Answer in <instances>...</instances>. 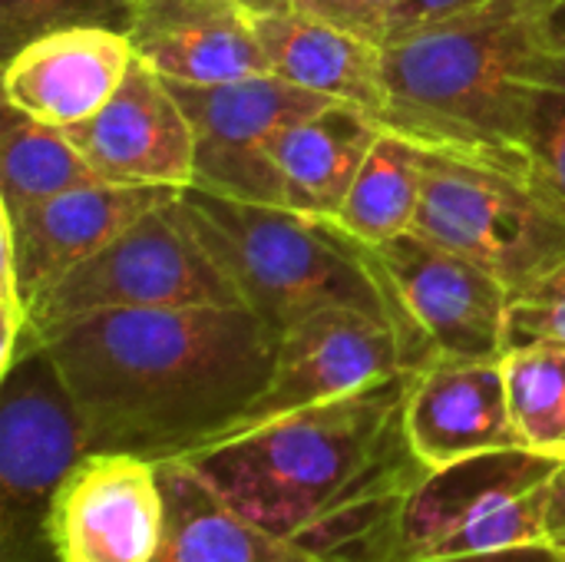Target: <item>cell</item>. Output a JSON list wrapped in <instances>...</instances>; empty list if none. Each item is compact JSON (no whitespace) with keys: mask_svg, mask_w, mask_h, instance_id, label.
Masks as SVG:
<instances>
[{"mask_svg":"<svg viewBox=\"0 0 565 562\" xmlns=\"http://www.w3.org/2000/svg\"><path fill=\"white\" fill-rule=\"evenodd\" d=\"M40 341L79 407L89 454L169 464L235 431L271 378L278 331L245 305L122 308Z\"/></svg>","mask_w":565,"mask_h":562,"instance_id":"6da1fadb","label":"cell"},{"mask_svg":"<svg viewBox=\"0 0 565 562\" xmlns=\"http://www.w3.org/2000/svg\"><path fill=\"white\" fill-rule=\"evenodd\" d=\"M414 374L268 421L182 460L242 517L318 562H394L404 507L430 474L404 427Z\"/></svg>","mask_w":565,"mask_h":562,"instance_id":"7a4b0ae2","label":"cell"},{"mask_svg":"<svg viewBox=\"0 0 565 562\" xmlns=\"http://www.w3.org/2000/svg\"><path fill=\"white\" fill-rule=\"evenodd\" d=\"M543 0H493L384 43L381 126L424 149L480 156L526 172L540 96L565 86L536 17Z\"/></svg>","mask_w":565,"mask_h":562,"instance_id":"3957f363","label":"cell"},{"mask_svg":"<svg viewBox=\"0 0 565 562\" xmlns=\"http://www.w3.org/2000/svg\"><path fill=\"white\" fill-rule=\"evenodd\" d=\"M175 209L232 278L242 305L278 335L308 315L354 308L387 318L397 328L414 371L434 361L401 315L374 248L348 235L338 222L215 195L199 185L182 189Z\"/></svg>","mask_w":565,"mask_h":562,"instance_id":"277c9868","label":"cell"},{"mask_svg":"<svg viewBox=\"0 0 565 562\" xmlns=\"http://www.w3.org/2000/svg\"><path fill=\"white\" fill-rule=\"evenodd\" d=\"M559 467L513 447L430 470L404 507L394 562H565L546 533Z\"/></svg>","mask_w":565,"mask_h":562,"instance_id":"5b68a950","label":"cell"},{"mask_svg":"<svg viewBox=\"0 0 565 562\" xmlns=\"http://www.w3.org/2000/svg\"><path fill=\"white\" fill-rule=\"evenodd\" d=\"M414 232L480 262L520 291L565 258V215L526 172L450 149H424Z\"/></svg>","mask_w":565,"mask_h":562,"instance_id":"8992f818","label":"cell"},{"mask_svg":"<svg viewBox=\"0 0 565 562\" xmlns=\"http://www.w3.org/2000/svg\"><path fill=\"white\" fill-rule=\"evenodd\" d=\"M0 374V562H60L53 507L89 454L86 424L43 341Z\"/></svg>","mask_w":565,"mask_h":562,"instance_id":"52a82bcc","label":"cell"},{"mask_svg":"<svg viewBox=\"0 0 565 562\" xmlns=\"http://www.w3.org/2000/svg\"><path fill=\"white\" fill-rule=\"evenodd\" d=\"M232 308L242 305L232 278L179 215L175 199L146 212L103 252L73 268L30 308V328L43 331L122 308Z\"/></svg>","mask_w":565,"mask_h":562,"instance_id":"ba28073f","label":"cell"},{"mask_svg":"<svg viewBox=\"0 0 565 562\" xmlns=\"http://www.w3.org/2000/svg\"><path fill=\"white\" fill-rule=\"evenodd\" d=\"M172 89L195 132L192 185L215 195L285 209L275 142L291 123L334 99L298 89L271 73L215 86L172 83Z\"/></svg>","mask_w":565,"mask_h":562,"instance_id":"9c48e42d","label":"cell"},{"mask_svg":"<svg viewBox=\"0 0 565 562\" xmlns=\"http://www.w3.org/2000/svg\"><path fill=\"white\" fill-rule=\"evenodd\" d=\"M374 255L434 361H503L513 291L500 275L414 229L377 245Z\"/></svg>","mask_w":565,"mask_h":562,"instance_id":"30bf717a","label":"cell"},{"mask_svg":"<svg viewBox=\"0 0 565 562\" xmlns=\"http://www.w3.org/2000/svg\"><path fill=\"white\" fill-rule=\"evenodd\" d=\"M404 371L414 368L397 328L387 318L354 308L308 315L278 335L271 378L228 437L358 394Z\"/></svg>","mask_w":565,"mask_h":562,"instance_id":"8fae6325","label":"cell"},{"mask_svg":"<svg viewBox=\"0 0 565 562\" xmlns=\"http://www.w3.org/2000/svg\"><path fill=\"white\" fill-rule=\"evenodd\" d=\"M169 520L162 464L136 454H86L56 494L60 562H156Z\"/></svg>","mask_w":565,"mask_h":562,"instance_id":"7c38bea8","label":"cell"},{"mask_svg":"<svg viewBox=\"0 0 565 562\" xmlns=\"http://www.w3.org/2000/svg\"><path fill=\"white\" fill-rule=\"evenodd\" d=\"M175 195L179 192L172 189L116 185L96 179L20 212L0 209V252L13 262L26 311L73 268L89 262L132 222L172 202Z\"/></svg>","mask_w":565,"mask_h":562,"instance_id":"4fadbf2b","label":"cell"},{"mask_svg":"<svg viewBox=\"0 0 565 562\" xmlns=\"http://www.w3.org/2000/svg\"><path fill=\"white\" fill-rule=\"evenodd\" d=\"M63 132L103 182L172 192L195 182L192 123L172 83L142 60H132L122 86L99 113Z\"/></svg>","mask_w":565,"mask_h":562,"instance_id":"5bb4252c","label":"cell"},{"mask_svg":"<svg viewBox=\"0 0 565 562\" xmlns=\"http://www.w3.org/2000/svg\"><path fill=\"white\" fill-rule=\"evenodd\" d=\"M404 427L427 470L520 447L503 361H430L414 374Z\"/></svg>","mask_w":565,"mask_h":562,"instance_id":"9a60e30c","label":"cell"},{"mask_svg":"<svg viewBox=\"0 0 565 562\" xmlns=\"http://www.w3.org/2000/svg\"><path fill=\"white\" fill-rule=\"evenodd\" d=\"M136 50L126 30L66 26L23 43L3 66V103L70 129L99 113L122 86Z\"/></svg>","mask_w":565,"mask_h":562,"instance_id":"2e32d148","label":"cell"},{"mask_svg":"<svg viewBox=\"0 0 565 562\" xmlns=\"http://www.w3.org/2000/svg\"><path fill=\"white\" fill-rule=\"evenodd\" d=\"M126 36L149 70L182 86L268 73L252 13L232 0H132Z\"/></svg>","mask_w":565,"mask_h":562,"instance_id":"e0dca14e","label":"cell"},{"mask_svg":"<svg viewBox=\"0 0 565 562\" xmlns=\"http://www.w3.org/2000/svg\"><path fill=\"white\" fill-rule=\"evenodd\" d=\"M268 73L315 96L384 116V46L331 20L285 7L252 13Z\"/></svg>","mask_w":565,"mask_h":562,"instance_id":"ac0fdd59","label":"cell"},{"mask_svg":"<svg viewBox=\"0 0 565 562\" xmlns=\"http://www.w3.org/2000/svg\"><path fill=\"white\" fill-rule=\"evenodd\" d=\"M377 132L381 123L351 103H324L291 123L275 142L285 209L334 222Z\"/></svg>","mask_w":565,"mask_h":562,"instance_id":"d6986e66","label":"cell"},{"mask_svg":"<svg viewBox=\"0 0 565 562\" xmlns=\"http://www.w3.org/2000/svg\"><path fill=\"white\" fill-rule=\"evenodd\" d=\"M169 497L156 562H318L228 507L185 460L162 464Z\"/></svg>","mask_w":565,"mask_h":562,"instance_id":"ffe728a7","label":"cell"},{"mask_svg":"<svg viewBox=\"0 0 565 562\" xmlns=\"http://www.w3.org/2000/svg\"><path fill=\"white\" fill-rule=\"evenodd\" d=\"M420 189L424 146L381 126L334 222L358 242L377 248L414 229Z\"/></svg>","mask_w":565,"mask_h":562,"instance_id":"44dd1931","label":"cell"},{"mask_svg":"<svg viewBox=\"0 0 565 562\" xmlns=\"http://www.w3.org/2000/svg\"><path fill=\"white\" fill-rule=\"evenodd\" d=\"M99 176L79 156L73 139L20 109H3L0 132V209L20 212L56 192L96 182Z\"/></svg>","mask_w":565,"mask_h":562,"instance_id":"7402d4cb","label":"cell"},{"mask_svg":"<svg viewBox=\"0 0 565 562\" xmlns=\"http://www.w3.org/2000/svg\"><path fill=\"white\" fill-rule=\"evenodd\" d=\"M520 447L565 460V348L533 344L503 354Z\"/></svg>","mask_w":565,"mask_h":562,"instance_id":"603a6c76","label":"cell"},{"mask_svg":"<svg viewBox=\"0 0 565 562\" xmlns=\"http://www.w3.org/2000/svg\"><path fill=\"white\" fill-rule=\"evenodd\" d=\"M132 0H0V43L13 56L23 43L66 26H129Z\"/></svg>","mask_w":565,"mask_h":562,"instance_id":"cb8c5ba5","label":"cell"},{"mask_svg":"<svg viewBox=\"0 0 565 562\" xmlns=\"http://www.w3.org/2000/svg\"><path fill=\"white\" fill-rule=\"evenodd\" d=\"M533 344L565 348V258L553 272L513 291L510 298L507 351Z\"/></svg>","mask_w":565,"mask_h":562,"instance_id":"d4e9b609","label":"cell"},{"mask_svg":"<svg viewBox=\"0 0 565 562\" xmlns=\"http://www.w3.org/2000/svg\"><path fill=\"white\" fill-rule=\"evenodd\" d=\"M526 176L565 215V86H550L526 136Z\"/></svg>","mask_w":565,"mask_h":562,"instance_id":"484cf974","label":"cell"},{"mask_svg":"<svg viewBox=\"0 0 565 562\" xmlns=\"http://www.w3.org/2000/svg\"><path fill=\"white\" fill-rule=\"evenodd\" d=\"M407 0H291L295 10H305L311 17L331 20L364 40H374L384 46L391 23L397 17V10Z\"/></svg>","mask_w":565,"mask_h":562,"instance_id":"4316f807","label":"cell"},{"mask_svg":"<svg viewBox=\"0 0 565 562\" xmlns=\"http://www.w3.org/2000/svg\"><path fill=\"white\" fill-rule=\"evenodd\" d=\"M493 0H407L394 23H391V33L387 40H397L404 33H414V30H424L430 23H444V20H454V17H463V13H473L480 7H487ZM384 40V43H387Z\"/></svg>","mask_w":565,"mask_h":562,"instance_id":"83f0119b","label":"cell"},{"mask_svg":"<svg viewBox=\"0 0 565 562\" xmlns=\"http://www.w3.org/2000/svg\"><path fill=\"white\" fill-rule=\"evenodd\" d=\"M536 26L550 53H556L565 63V0H543Z\"/></svg>","mask_w":565,"mask_h":562,"instance_id":"f1b7e54d","label":"cell"},{"mask_svg":"<svg viewBox=\"0 0 565 562\" xmlns=\"http://www.w3.org/2000/svg\"><path fill=\"white\" fill-rule=\"evenodd\" d=\"M546 533L550 540L565 553V460L553 477L550 500H546Z\"/></svg>","mask_w":565,"mask_h":562,"instance_id":"f546056e","label":"cell"},{"mask_svg":"<svg viewBox=\"0 0 565 562\" xmlns=\"http://www.w3.org/2000/svg\"><path fill=\"white\" fill-rule=\"evenodd\" d=\"M238 7H245L248 13H268V10H285L291 7V0H232Z\"/></svg>","mask_w":565,"mask_h":562,"instance_id":"4dcf8cb0","label":"cell"}]
</instances>
